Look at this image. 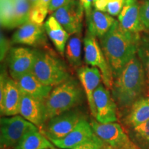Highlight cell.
<instances>
[{"mask_svg": "<svg viewBox=\"0 0 149 149\" xmlns=\"http://www.w3.org/2000/svg\"><path fill=\"white\" fill-rule=\"evenodd\" d=\"M121 149H141V148H139V146H137L135 143H133V141L130 140L129 142L126 145V146H124Z\"/></svg>", "mask_w": 149, "mask_h": 149, "instance_id": "36", "label": "cell"}, {"mask_svg": "<svg viewBox=\"0 0 149 149\" xmlns=\"http://www.w3.org/2000/svg\"><path fill=\"white\" fill-rule=\"evenodd\" d=\"M15 6V26H20L30 19L32 5L29 0L14 1Z\"/></svg>", "mask_w": 149, "mask_h": 149, "instance_id": "25", "label": "cell"}, {"mask_svg": "<svg viewBox=\"0 0 149 149\" xmlns=\"http://www.w3.org/2000/svg\"><path fill=\"white\" fill-rule=\"evenodd\" d=\"M84 51L85 62L91 66L96 67L100 70L102 82L106 88L111 90L113 83V77L111 68L96 37L91 35L88 31H86V34L84 39Z\"/></svg>", "mask_w": 149, "mask_h": 149, "instance_id": "5", "label": "cell"}, {"mask_svg": "<svg viewBox=\"0 0 149 149\" xmlns=\"http://www.w3.org/2000/svg\"><path fill=\"white\" fill-rule=\"evenodd\" d=\"M86 19L87 31L99 40L109 32L117 21L108 13L102 12L95 8H93L91 14L86 17Z\"/></svg>", "mask_w": 149, "mask_h": 149, "instance_id": "18", "label": "cell"}, {"mask_svg": "<svg viewBox=\"0 0 149 149\" xmlns=\"http://www.w3.org/2000/svg\"><path fill=\"white\" fill-rule=\"evenodd\" d=\"M149 120V96L141 97L130 108L125 118L128 127L133 128Z\"/></svg>", "mask_w": 149, "mask_h": 149, "instance_id": "21", "label": "cell"}, {"mask_svg": "<svg viewBox=\"0 0 149 149\" xmlns=\"http://www.w3.org/2000/svg\"><path fill=\"white\" fill-rule=\"evenodd\" d=\"M81 33L71 35L66 43L65 55L72 67H80L81 65Z\"/></svg>", "mask_w": 149, "mask_h": 149, "instance_id": "23", "label": "cell"}, {"mask_svg": "<svg viewBox=\"0 0 149 149\" xmlns=\"http://www.w3.org/2000/svg\"><path fill=\"white\" fill-rule=\"evenodd\" d=\"M94 135L91 123L81 118L74 129L61 139H51L54 146L61 149H70L88 140Z\"/></svg>", "mask_w": 149, "mask_h": 149, "instance_id": "16", "label": "cell"}, {"mask_svg": "<svg viewBox=\"0 0 149 149\" xmlns=\"http://www.w3.org/2000/svg\"><path fill=\"white\" fill-rule=\"evenodd\" d=\"M108 1L107 0H93V8L97 10L107 13Z\"/></svg>", "mask_w": 149, "mask_h": 149, "instance_id": "32", "label": "cell"}, {"mask_svg": "<svg viewBox=\"0 0 149 149\" xmlns=\"http://www.w3.org/2000/svg\"><path fill=\"white\" fill-rule=\"evenodd\" d=\"M133 142L141 149H149V120L132 128Z\"/></svg>", "mask_w": 149, "mask_h": 149, "instance_id": "26", "label": "cell"}, {"mask_svg": "<svg viewBox=\"0 0 149 149\" xmlns=\"http://www.w3.org/2000/svg\"><path fill=\"white\" fill-rule=\"evenodd\" d=\"M51 1V0H38V1H37L34 6H40V7H42V8L48 9Z\"/></svg>", "mask_w": 149, "mask_h": 149, "instance_id": "35", "label": "cell"}, {"mask_svg": "<svg viewBox=\"0 0 149 149\" xmlns=\"http://www.w3.org/2000/svg\"><path fill=\"white\" fill-rule=\"evenodd\" d=\"M48 13V8H42L40 6H32L31 13H30L29 21L37 25L42 26Z\"/></svg>", "mask_w": 149, "mask_h": 149, "instance_id": "28", "label": "cell"}, {"mask_svg": "<svg viewBox=\"0 0 149 149\" xmlns=\"http://www.w3.org/2000/svg\"><path fill=\"white\" fill-rule=\"evenodd\" d=\"M78 78L86 96L91 114L96 117V109L94 103V93L102 80L100 70L96 67L81 66L77 70Z\"/></svg>", "mask_w": 149, "mask_h": 149, "instance_id": "14", "label": "cell"}, {"mask_svg": "<svg viewBox=\"0 0 149 149\" xmlns=\"http://www.w3.org/2000/svg\"><path fill=\"white\" fill-rule=\"evenodd\" d=\"M0 84V111L1 116H14L19 114L22 91L12 77L5 71L1 73Z\"/></svg>", "mask_w": 149, "mask_h": 149, "instance_id": "7", "label": "cell"}, {"mask_svg": "<svg viewBox=\"0 0 149 149\" xmlns=\"http://www.w3.org/2000/svg\"><path fill=\"white\" fill-rule=\"evenodd\" d=\"M72 1H73V0H51L49 5V8H48V13H53L56 10L68 4Z\"/></svg>", "mask_w": 149, "mask_h": 149, "instance_id": "31", "label": "cell"}, {"mask_svg": "<svg viewBox=\"0 0 149 149\" xmlns=\"http://www.w3.org/2000/svg\"><path fill=\"white\" fill-rule=\"evenodd\" d=\"M46 31L44 25H37L29 21L20 26L11 38L13 44H21L38 47L46 44Z\"/></svg>", "mask_w": 149, "mask_h": 149, "instance_id": "13", "label": "cell"}, {"mask_svg": "<svg viewBox=\"0 0 149 149\" xmlns=\"http://www.w3.org/2000/svg\"><path fill=\"white\" fill-rule=\"evenodd\" d=\"M53 146L51 141L46 139V136L36 128L27 132L15 149H51Z\"/></svg>", "mask_w": 149, "mask_h": 149, "instance_id": "22", "label": "cell"}, {"mask_svg": "<svg viewBox=\"0 0 149 149\" xmlns=\"http://www.w3.org/2000/svg\"><path fill=\"white\" fill-rule=\"evenodd\" d=\"M118 22L123 29L130 32L141 33L145 31L140 17V3L137 0H124Z\"/></svg>", "mask_w": 149, "mask_h": 149, "instance_id": "15", "label": "cell"}, {"mask_svg": "<svg viewBox=\"0 0 149 149\" xmlns=\"http://www.w3.org/2000/svg\"><path fill=\"white\" fill-rule=\"evenodd\" d=\"M51 149H59V148H55V147L53 146V147H52V148H51Z\"/></svg>", "mask_w": 149, "mask_h": 149, "instance_id": "40", "label": "cell"}, {"mask_svg": "<svg viewBox=\"0 0 149 149\" xmlns=\"http://www.w3.org/2000/svg\"><path fill=\"white\" fill-rule=\"evenodd\" d=\"M13 1H17V0H13Z\"/></svg>", "mask_w": 149, "mask_h": 149, "instance_id": "42", "label": "cell"}, {"mask_svg": "<svg viewBox=\"0 0 149 149\" xmlns=\"http://www.w3.org/2000/svg\"><path fill=\"white\" fill-rule=\"evenodd\" d=\"M141 33H132L115 22L111 30L102 38L100 44L113 74V80L124 66L137 55Z\"/></svg>", "mask_w": 149, "mask_h": 149, "instance_id": "1", "label": "cell"}, {"mask_svg": "<svg viewBox=\"0 0 149 149\" xmlns=\"http://www.w3.org/2000/svg\"><path fill=\"white\" fill-rule=\"evenodd\" d=\"M84 88L76 79L70 77L56 86L44 101L45 120L70 111L83 100Z\"/></svg>", "mask_w": 149, "mask_h": 149, "instance_id": "3", "label": "cell"}, {"mask_svg": "<svg viewBox=\"0 0 149 149\" xmlns=\"http://www.w3.org/2000/svg\"><path fill=\"white\" fill-rule=\"evenodd\" d=\"M29 1L31 2V5H32V6H34L35 3L38 1V0H29Z\"/></svg>", "mask_w": 149, "mask_h": 149, "instance_id": "37", "label": "cell"}, {"mask_svg": "<svg viewBox=\"0 0 149 149\" xmlns=\"http://www.w3.org/2000/svg\"><path fill=\"white\" fill-rule=\"evenodd\" d=\"M111 95L120 109L130 108L146 93V78L142 64L136 55L113 80Z\"/></svg>", "mask_w": 149, "mask_h": 149, "instance_id": "2", "label": "cell"}, {"mask_svg": "<svg viewBox=\"0 0 149 149\" xmlns=\"http://www.w3.org/2000/svg\"><path fill=\"white\" fill-rule=\"evenodd\" d=\"M37 50L26 47H13L8 55V66L11 77L16 80L33 70Z\"/></svg>", "mask_w": 149, "mask_h": 149, "instance_id": "9", "label": "cell"}, {"mask_svg": "<svg viewBox=\"0 0 149 149\" xmlns=\"http://www.w3.org/2000/svg\"><path fill=\"white\" fill-rule=\"evenodd\" d=\"M8 51V42L6 40L4 37L1 36V60L2 61L4 59L7 52Z\"/></svg>", "mask_w": 149, "mask_h": 149, "instance_id": "34", "label": "cell"}, {"mask_svg": "<svg viewBox=\"0 0 149 149\" xmlns=\"http://www.w3.org/2000/svg\"><path fill=\"white\" fill-rule=\"evenodd\" d=\"M84 8L80 0H73L51 15L70 35L81 33Z\"/></svg>", "mask_w": 149, "mask_h": 149, "instance_id": "8", "label": "cell"}, {"mask_svg": "<svg viewBox=\"0 0 149 149\" xmlns=\"http://www.w3.org/2000/svg\"><path fill=\"white\" fill-rule=\"evenodd\" d=\"M0 127L1 147L10 148L16 146L27 132L37 128L35 124L18 115L1 117Z\"/></svg>", "mask_w": 149, "mask_h": 149, "instance_id": "6", "label": "cell"}, {"mask_svg": "<svg viewBox=\"0 0 149 149\" xmlns=\"http://www.w3.org/2000/svg\"><path fill=\"white\" fill-rule=\"evenodd\" d=\"M102 149H109V146H108L107 144H106L105 146H104V147Z\"/></svg>", "mask_w": 149, "mask_h": 149, "instance_id": "38", "label": "cell"}, {"mask_svg": "<svg viewBox=\"0 0 149 149\" xmlns=\"http://www.w3.org/2000/svg\"><path fill=\"white\" fill-rule=\"evenodd\" d=\"M137 56L142 64L146 78V94L149 96V32L141 33Z\"/></svg>", "mask_w": 149, "mask_h": 149, "instance_id": "24", "label": "cell"}, {"mask_svg": "<svg viewBox=\"0 0 149 149\" xmlns=\"http://www.w3.org/2000/svg\"><path fill=\"white\" fill-rule=\"evenodd\" d=\"M91 125L94 133L114 149H121L130 141L120 124L117 122L102 124L93 120Z\"/></svg>", "mask_w": 149, "mask_h": 149, "instance_id": "11", "label": "cell"}, {"mask_svg": "<svg viewBox=\"0 0 149 149\" xmlns=\"http://www.w3.org/2000/svg\"><path fill=\"white\" fill-rule=\"evenodd\" d=\"M105 145V143L94 133L88 140L70 149H102Z\"/></svg>", "mask_w": 149, "mask_h": 149, "instance_id": "29", "label": "cell"}, {"mask_svg": "<svg viewBox=\"0 0 149 149\" xmlns=\"http://www.w3.org/2000/svg\"><path fill=\"white\" fill-rule=\"evenodd\" d=\"M44 84L56 86L70 78V73L62 61L48 52L37 50L32 71Z\"/></svg>", "mask_w": 149, "mask_h": 149, "instance_id": "4", "label": "cell"}, {"mask_svg": "<svg viewBox=\"0 0 149 149\" xmlns=\"http://www.w3.org/2000/svg\"><path fill=\"white\" fill-rule=\"evenodd\" d=\"M1 149H10V148H6V147H1Z\"/></svg>", "mask_w": 149, "mask_h": 149, "instance_id": "39", "label": "cell"}, {"mask_svg": "<svg viewBox=\"0 0 149 149\" xmlns=\"http://www.w3.org/2000/svg\"><path fill=\"white\" fill-rule=\"evenodd\" d=\"M1 24L3 27L8 29L15 27L13 0L1 1Z\"/></svg>", "mask_w": 149, "mask_h": 149, "instance_id": "27", "label": "cell"}, {"mask_svg": "<svg viewBox=\"0 0 149 149\" xmlns=\"http://www.w3.org/2000/svg\"><path fill=\"white\" fill-rule=\"evenodd\" d=\"M44 27L57 51L63 55L70 35L52 15L44 22Z\"/></svg>", "mask_w": 149, "mask_h": 149, "instance_id": "20", "label": "cell"}, {"mask_svg": "<svg viewBox=\"0 0 149 149\" xmlns=\"http://www.w3.org/2000/svg\"><path fill=\"white\" fill-rule=\"evenodd\" d=\"M15 81L22 92L43 102H44L53 90V86L42 84L32 72L24 74Z\"/></svg>", "mask_w": 149, "mask_h": 149, "instance_id": "19", "label": "cell"}, {"mask_svg": "<svg viewBox=\"0 0 149 149\" xmlns=\"http://www.w3.org/2000/svg\"><path fill=\"white\" fill-rule=\"evenodd\" d=\"M81 4L83 5L84 8V13L86 17H88L91 14V10L93 8V0H80Z\"/></svg>", "mask_w": 149, "mask_h": 149, "instance_id": "33", "label": "cell"}, {"mask_svg": "<svg viewBox=\"0 0 149 149\" xmlns=\"http://www.w3.org/2000/svg\"><path fill=\"white\" fill-rule=\"evenodd\" d=\"M19 115L36 126H42L46 122L44 102L22 92Z\"/></svg>", "mask_w": 149, "mask_h": 149, "instance_id": "17", "label": "cell"}, {"mask_svg": "<svg viewBox=\"0 0 149 149\" xmlns=\"http://www.w3.org/2000/svg\"><path fill=\"white\" fill-rule=\"evenodd\" d=\"M82 118L76 111H68L48 120L44 133L51 139H61L71 132Z\"/></svg>", "mask_w": 149, "mask_h": 149, "instance_id": "10", "label": "cell"}, {"mask_svg": "<svg viewBox=\"0 0 149 149\" xmlns=\"http://www.w3.org/2000/svg\"><path fill=\"white\" fill-rule=\"evenodd\" d=\"M140 17L145 31L149 32V0H144L140 3Z\"/></svg>", "mask_w": 149, "mask_h": 149, "instance_id": "30", "label": "cell"}, {"mask_svg": "<svg viewBox=\"0 0 149 149\" xmlns=\"http://www.w3.org/2000/svg\"><path fill=\"white\" fill-rule=\"evenodd\" d=\"M108 146H109V145H108ZM109 149H114L113 148H112L111 146H109Z\"/></svg>", "mask_w": 149, "mask_h": 149, "instance_id": "41", "label": "cell"}, {"mask_svg": "<svg viewBox=\"0 0 149 149\" xmlns=\"http://www.w3.org/2000/svg\"><path fill=\"white\" fill-rule=\"evenodd\" d=\"M94 103L96 109V121L102 124L117 122V104L110 90L102 84L94 93Z\"/></svg>", "mask_w": 149, "mask_h": 149, "instance_id": "12", "label": "cell"}]
</instances>
